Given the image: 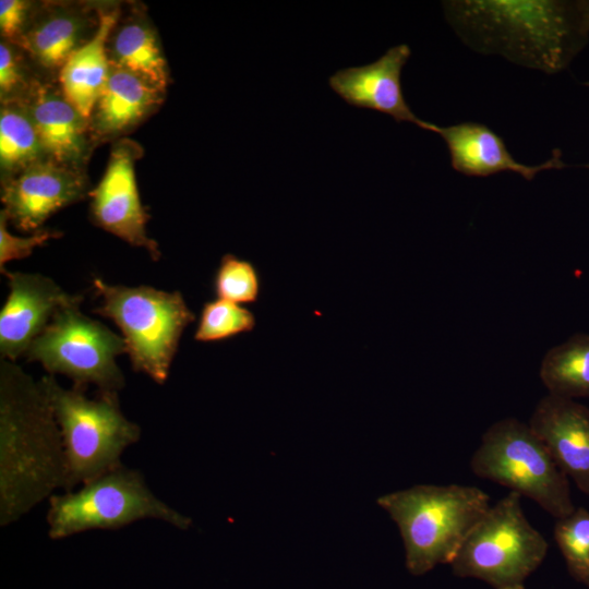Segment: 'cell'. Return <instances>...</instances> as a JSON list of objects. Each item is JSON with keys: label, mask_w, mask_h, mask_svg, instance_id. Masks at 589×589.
Masks as SVG:
<instances>
[{"label": "cell", "mask_w": 589, "mask_h": 589, "mask_svg": "<svg viewBox=\"0 0 589 589\" xmlns=\"http://www.w3.org/2000/svg\"><path fill=\"white\" fill-rule=\"evenodd\" d=\"M57 489L69 491V476L49 399L39 381L1 359L0 526L16 522Z\"/></svg>", "instance_id": "cell-1"}, {"label": "cell", "mask_w": 589, "mask_h": 589, "mask_svg": "<svg viewBox=\"0 0 589 589\" xmlns=\"http://www.w3.org/2000/svg\"><path fill=\"white\" fill-rule=\"evenodd\" d=\"M444 8L472 49L551 74L568 65L589 33L580 1L468 0Z\"/></svg>", "instance_id": "cell-2"}, {"label": "cell", "mask_w": 589, "mask_h": 589, "mask_svg": "<svg viewBox=\"0 0 589 589\" xmlns=\"http://www.w3.org/2000/svg\"><path fill=\"white\" fill-rule=\"evenodd\" d=\"M376 503L397 525L413 576L450 564L491 506L483 490L462 484H418L384 494Z\"/></svg>", "instance_id": "cell-3"}, {"label": "cell", "mask_w": 589, "mask_h": 589, "mask_svg": "<svg viewBox=\"0 0 589 589\" xmlns=\"http://www.w3.org/2000/svg\"><path fill=\"white\" fill-rule=\"evenodd\" d=\"M59 425L69 476V491L120 466L124 450L141 438V428L122 412L116 392L61 386L53 375L39 380Z\"/></svg>", "instance_id": "cell-4"}, {"label": "cell", "mask_w": 589, "mask_h": 589, "mask_svg": "<svg viewBox=\"0 0 589 589\" xmlns=\"http://www.w3.org/2000/svg\"><path fill=\"white\" fill-rule=\"evenodd\" d=\"M93 286L101 299L93 312L119 327L132 369L164 384L183 330L195 321L182 293L145 285H110L99 277Z\"/></svg>", "instance_id": "cell-5"}, {"label": "cell", "mask_w": 589, "mask_h": 589, "mask_svg": "<svg viewBox=\"0 0 589 589\" xmlns=\"http://www.w3.org/2000/svg\"><path fill=\"white\" fill-rule=\"evenodd\" d=\"M47 531L52 540L94 529L115 530L141 519L161 520L180 530L192 526L189 516L161 501L143 473L122 464L48 500Z\"/></svg>", "instance_id": "cell-6"}, {"label": "cell", "mask_w": 589, "mask_h": 589, "mask_svg": "<svg viewBox=\"0 0 589 589\" xmlns=\"http://www.w3.org/2000/svg\"><path fill=\"white\" fill-rule=\"evenodd\" d=\"M469 465L477 477L532 500L555 519L576 508L569 479L529 424L516 418L491 424Z\"/></svg>", "instance_id": "cell-7"}, {"label": "cell", "mask_w": 589, "mask_h": 589, "mask_svg": "<svg viewBox=\"0 0 589 589\" xmlns=\"http://www.w3.org/2000/svg\"><path fill=\"white\" fill-rule=\"evenodd\" d=\"M548 550L546 539L525 515L521 496L508 492L491 504L449 565L457 577L476 578L494 589H520Z\"/></svg>", "instance_id": "cell-8"}, {"label": "cell", "mask_w": 589, "mask_h": 589, "mask_svg": "<svg viewBox=\"0 0 589 589\" xmlns=\"http://www.w3.org/2000/svg\"><path fill=\"white\" fill-rule=\"evenodd\" d=\"M83 297L60 308L33 340L28 361L39 362L48 374H62L73 385H95L98 392L119 393L125 385L117 357L125 353L122 336L80 310Z\"/></svg>", "instance_id": "cell-9"}, {"label": "cell", "mask_w": 589, "mask_h": 589, "mask_svg": "<svg viewBox=\"0 0 589 589\" xmlns=\"http://www.w3.org/2000/svg\"><path fill=\"white\" fill-rule=\"evenodd\" d=\"M142 155L143 148L128 137L113 143L106 170L88 194L91 218L99 228L132 247L145 249L152 260L158 261L161 252L147 236L148 214L136 183L135 163Z\"/></svg>", "instance_id": "cell-10"}, {"label": "cell", "mask_w": 589, "mask_h": 589, "mask_svg": "<svg viewBox=\"0 0 589 589\" xmlns=\"http://www.w3.org/2000/svg\"><path fill=\"white\" fill-rule=\"evenodd\" d=\"M88 194L84 170L45 158L1 182V211L15 228L34 233L55 213Z\"/></svg>", "instance_id": "cell-11"}, {"label": "cell", "mask_w": 589, "mask_h": 589, "mask_svg": "<svg viewBox=\"0 0 589 589\" xmlns=\"http://www.w3.org/2000/svg\"><path fill=\"white\" fill-rule=\"evenodd\" d=\"M101 3L45 1L36 3L16 44L31 62L47 73H59L71 56L96 34Z\"/></svg>", "instance_id": "cell-12"}, {"label": "cell", "mask_w": 589, "mask_h": 589, "mask_svg": "<svg viewBox=\"0 0 589 589\" xmlns=\"http://www.w3.org/2000/svg\"><path fill=\"white\" fill-rule=\"evenodd\" d=\"M1 274L7 277L10 290L0 310V356L15 362L26 354L55 313L80 294L65 292L41 274L7 269Z\"/></svg>", "instance_id": "cell-13"}, {"label": "cell", "mask_w": 589, "mask_h": 589, "mask_svg": "<svg viewBox=\"0 0 589 589\" xmlns=\"http://www.w3.org/2000/svg\"><path fill=\"white\" fill-rule=\"evenodd\" d=\"M410 55L408 45L392 47L372 63L335 72L328 79V84L351 106L375 110L390 116L397 122H411L434 132L436 124L419 119L402 93L401 70Z\"/></svg>", "instance_id": "cell-14"}, {"label": "cell", "mask_w": 589, "mask_h": 589, "mask_svg": "<svg viewBox=\"0 0 589 589\" xmlns=\"http://www.w3.org/2000/svg\"><path fill=\"white\" fill-rule=\"evenodd\" d=\"M22 103L47 158L85 171L96 143L88 121L65 98L58 83L39 79Z\"/></svg>", "instance_id": "cell-15"}, {"label": "cell", "mask_w": 589, "mask_h": 589, "mask_svg": "<svg viewBox=\"0 0 589 589\" xmlns=\"http://www.w3.org/2000/svg\"><path fill=\"white\" fill-rule=\"evenodd\" d=\"M528 424L567 478L589 495V408L576 399L546 394Z\"/></svg>", "instance_id": "cell-16"}, {"label": "cell", "mask_w": 589, "mask_h": 589, "mask_svg": "<svg viewBox=\"0 0 589 589\" xmlns=\"http://www.w3.org/2000/svg\"><path fill=\"white\" fill-rule=\"evenodd\" d=\"M445 141L452 167L466 176L488 177L510 171L531 181L539 172L561 169L566 165L560 151L540 165H525L516 160L507 151L501 136L489 127L478 122H461L448 127L436 125L435 132Z\"/></svg>", "instance_id": "cell-17"}, {"label": "cell", "mask_w": 589, "mask_h": 589, "mask_svg": "<svg viewBox=\"0 0 589 589\" xmlns=\"http://www.w3.org/2000/svg\"><path fill=\"white\" fill-rule=\"evenodd\" d=\"M165 92L127 70L111 65L88 121L96 145L123 139L160 107Z\"/></svg>", "instance_id": "cell-18"}, {"label": "cell", "mask_w": 589, "mask_h": 589, "mask_svg": "<svg viewBox=\"0 0 589 589\" xmlns=\"http://www.w3.org/2000/svg\"><path fill=\"white\" fill-rule=\"evenodd\" d=\"M120 15V5L103 4L96 34L71 56L57 74L63 95L87 121L110 73L107 44Z\"/></svg>", "instance_id": "cell-19"}, {"label": "cell", "mask_w": 589, "mask_h": 589, "mask_svg": "<svg viewBox=\"0 0 589 589\" xmlns=\"http://www.w3.org/2000/svg\"><path fill=\"white\" fill-rule=\"evenodd\" d=\"M110 64L127 70L166 89L169 69L158 34L147 15L137 9L121 15L108 44Z\"/></svg>", "instance_id": "cell-20"}, {"label": "cell", "mask_w": 589, "mask_h": 589, "mask_svg": "<svg viewBox=\"0 0 589 589\" xmlns=\"http://www.w3.org/2000/svg\"><path fill=\"white\" fill-rule=\"evenodd\" d=\"M548 394L589 399V333H577L552 347L539 370Z\"/></svg>", "instance_id": "cell-21"}, {"label": "cell", "mask_w": 589, "mask_h": 589, "mask_svg": "<svg viewBox=\"0 0 589 589\" xmlns=\"http://www.w3.org/2000/svg\"><path fill=\"white\" fill-rule=\"evenodd\" d=\"M45 158L47 156L26 106L22 101L1 104V182Z\"/></svg>", "instance_id": "cell-22"}, {"label": "cell", "mask_w": 589, "mask_h": 589, "mask_svg": "<svg viewBox=\"0 0 589 589\" xmlns=\"http://www.w3.org/2000/svg\"><path fill=\"white\" fill-rule=\"evenodd\" d=\"M255 325L256 317L248 308L216 298L203 304L194 339L200 342L223 341L250 333Z\"/></svg>", "instance_id": "cell-23"}, {"label": "cell", "mask_w": 589, "mask_h": 589, "mask_svg": "<svg viewBox=\"0 0 589 589\" xmlns=\"http://www.w3.org/2000/svg\"><path fill=\"white\" fill-rule=\"evenodd\" d=\"M553 534L570 576L589 587V510L576 507L555 519Z\"/></svg>", "instance_id": "cell-24"}, {"label": "cell", "mask_w": 589, "mask_h": 589, "mask_svg": "<svg viewBox=\"0 0 589 589\" xmlns=\"http://www.w3.org/2000/svg\"><path fill=\"white\" fill-rule=\"evenodd\" d=\"M213 290L217 299L241 305L252 304L261 296V275L251 261L227 253L215 271Z\"/></svg>", "instance_id": "cell-25"}, {"label": "cell", "mask_w": 589, "mask_h": 589, "mask_svg": "<svg viewBox=\"0 0 589 589\" xmlns=\"http://www.w3.org/2000/svg\"><path fill=\"white\" fill-rule=\"evenodd\" d=\"M39 77L32 73L31 60L16 45L0 41L1 104L23 101Z\"/></svg>", "instance_id": "cell-26"}, {"label": "cell", "mask_w": 589, "mask_h": 589, "mask_svg": "<svg viewBox=\"0 0 589 589\" xmlns=\"http://www.w3.org/2000/svg\"><path fill=\"white\" fill-rule=\"evenodd\" d=\"M8 218L0 212V271L11 261L23 260L51 239L62 236L61 231L41 229L27 237H17L8 230Z\"/></svg>", "instance_id": "cell-27"}, {"label": "cell", "mask_w": 589, "mask_h": 589, "mask_svg": "<svg viewBox=\"0 0 589 589\" xmlns=\"http://www.w3.org/2000/svg\"><path fill=\"white\" fill-rule=\"evenodd\" d=\"M35 5L36 3L25 0H1V39L16 45L27 28Z\"/></svg>", "instance_id": "cell-28"}, {"label": "cell", "mask_w": 589, "mask_h": 589, "mask_svg": "<svg viewBox=\"0 0 589 589\" xmlns=\"http://www.w3.org/2000/svg\"><path fill=\"white\" fill-rule=\"evenodd\" d=\"M585 24L589 31V1H580Z\"/></svg>", "instance_id": "cell-29"}, {"label": "cell", "mask_w": 589, "mask_h": 589, "mask_svg": "<svg viewBox=\"0 0 589 589\" xmlns=\"http://www.w3.org/2000/svg\"><path fill=\"white\" fill-rule=\"evenodd\" d=\"M586 168H589V164L588 165H585Z\"/></svg>", "instance_id": "cell-30"}, {"label": "cell", "mask_w": 589, "mask_h": 589, "mask_svg": "<svg viewBox=\"0 0 589 589\" xmlns=\"http://www.w3.org/2000/svg\"><path fill=\"white\" fill-rule=\"evenodd\" d=\"M520 589H525V588H520Z\"/></svg>", "instance_id": "cell-31"}]
</instances>
